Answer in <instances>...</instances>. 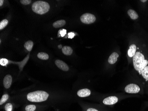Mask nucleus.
<instances>
[{
    "label": "nucleus",
    "instance_id": "0eeeda50",
    "mask_svg": "<svg viewBox=\"0 0 148 111\" xmlns=\"http://www.w3.org/2000/svg\"><path fill=\"white\" fill-rule=\"evenodd\" d=\"M55 64L60 69L64 71H68L69 69V66L61 60H56L55 61Z\"/></svg>",
    "mask_w": 148,
    "mask_h": 111
},
{
    "label": "nucleus",
    "instance_id": "5701e85b",
    "mask_svg": "<svg viewBox=\"0 0 148 111\" xmlns=\"http://www.w3.org/2000/svg\"><path fill=\"white\" fill-rule=\"evenodd\" d=\"M20 2L23 5H28L30 4L32 1L31 0H21Z\"/></svg>",
    "mask_w": 148,
    "mask_h": 111
},
{
    "label": "nucleus",
    "instance_id": "7ed1b4c3",
    "mask_svg": "<svg viewBox=\"0 0 148 111\" xmlns=\"http://www.w3.org/2000/svg\"><path fill=\"white\" fill-rule=\"evenodd\" d=\"M32 11L38 14L42 15L48 12L50 9V6L49 3L45 1H36L32 5Z\"/></svg>",
    "mask_w": 148,
    "mask_h": 111
},
{
    "label": "nucleus",
    "instance_id": "a878e982",
    "mask_svg": "<svg viewBox=\"0 0 148 111\" xmlns=\"http://www.w3.org/2000/svg\"><path fill=\"white\" fill-rule=\"evenodd\" d=\"M3 2H4V1L3 0H1L0 1V6H1L3 5Z\"/></svg>",
    "mask_w": 148,
    "mask_h": 111
},
{
    "label": "nucleus",
    "instance_id": "a211bd4d",
    "mask_svg": "<svg viewBox=\"0 0 148 111\" xmlns=\"http://www.w3.org/2000/svg\"><path fill=\"white\" fill-rule=\"evenodd\" d=\"M9 97V95L7 94H5L3 95L1 99V101H0V105H1L4 104L8 100Z\"/></svg>",
    "mask_w": 148,
    "mask_h": 111
},
{
    "label": "nucleus",
    "instance_id": "9b49d317",
    "mask_svg": "<svg viewBox=\"0 0 148 111\" xmlns=\"http://www.w3.org/2000/svg\"><path fill=\"white\" fill-rule=\"evenodd\" d=\"M137 50V47L134 44H132L130 46L129 49L128 51V55L130 57H133L135 55Z\"/></svg>",
    "mask_w": 148,
    "mask_h": 111
},
{
    "label": "nucleus",
    "instance_id": "cd10ccee",
    "mask_svg": "<svg viewBox=\"0 0 148 111\" xmlns=\"http://www.w3.org/2000/svg\"><path fill=\"white\" fill-rule=\"evenodd\" d=\"M146 1H146V0H145V1H143V0H142V1H142V2H146Z\"/></svg>",
    "mask_w": 148,
    "mask_h": 111
},
{
    "label": "nucleus",
    "instance_id": "393cba45",
    "mask_svg": "<svg viewBox=\"0 0 148 111\" xmlns=\"http://www.w3.org/2000/svg\"><path fill=\"white\" fill-rule=\"evenodd\" d=\"M86 111H99L97 109L94 108H89L87 109Z\"/></svg>",
    "mask_w": 148,
    "mask_h": 111
},
{
    "label": "nucleus",
    "instance_id": "aec40b11",
    "mask_svg": "<svg viewBox=\"0 0 148 111\" xmlns=\"http://www.w3.org/2000/svg\"><path fill=\"white\" fill-rule=\"evenodd\" d=\"M8 21L6 19H4L2 20V21L0 22V30H2L7 25H8Z\"/></svg>",
    "mask_w": 148,
    "mask_h": 111
},
{
    "label": "nucleus",
    "instance_id": "bb28decb",
    "mask_svg": "<svg viewBox=\"0 0 148 111\" xmlns=\"http://www.w3.org/2000/svg\"><path fill=\"white\" fill-rule=\"evenodd\" d=\"M69 36H70L71 37V38H72V37H73V36H74V34H73V33H70L69 34Z\"/></svg>",
    "mask_w": 148,
    "mask_h": 111
},
{
    "label": "nucleus",
    "instance_id": "b1692460",
    "mask_svg": "<svg viewBox=\"0 0 148 111\" xmlns=\"http://www.w3.org/2000/svg\"><path fill=\"white\" fill-rule=\"evenodd\" d=\"M66 32V31L65 30H63L61 31L60 34H61V36L64 37L65 35Z\"/></svg>",
    "mask_w": 148,
    "mask_h": 111
},
{
    "label": "nucleus",
    "instance_id": "4468645a",
    "mask_svg": "<svg viewBox=\"0 0 148 111\" xmlns=\"http://www.w3.org/2000/svg\"><path fill=\"white\" fill-rule=\"evenodd\" d=\"M66 24V21L65 20H60L56 21L53 24V26L55 28H59L64 26Z\"/></svg>",
    "mask_w": 148,
    "mask_h": 111
},
{
    "label": "nucleus",
    "instance_id": "ddd939ff",
    "mask_svg": "<svg viewBox=\"0 0 148 111\" xmlns=\"http://www.w3.org/2000/svg\"><path fill=\"white\" fill-rule=\"evenodd\" d=\"M127 13H128L129 16L130 17V18L133 20H136V19L138 18V13L134 10L130 9L128 11Z\"/></svg>",
    "mask_w": 148,
    "mask_h": 111
},
{
    "label": "nucleus",
    "instance_id": "f3484780",
    "mask_svg": "<svg viewBox=\"0 0 148 111\" xmlns=\"http://www.w3.org/2000/svg\"><path fill=\"white\" fill-rule=\"evenodd\" d=\"M37 57L41 60H47L49 59V55L45 52H39L37 54Z\"/></svg>",
    "mask_w": 148,
    "mask_h": 111
},
{
    "label": "nucleus",
    "instance_id": "412c9836",
    "mask_svg": "<svg viewBox=\"0 0 148 111\" xmlns=\"http://www.w3.org/2000/svg\"><path fill=\"white\" fill-rule=\"evenodd\" d=\"M5 111H12L13 109V106L11 103H7L5 105Z\"/></svg>",
    "mask_w": 148,
    "mask_h": 111
},
{
    "label": "nucleus",
    "instance_id": "2eb2a0df",
    "mask_svg": "<svg viewBox=\"0 0 148 111\" xmlns=\"http://www.w3.org/2000/svg\"><path fill=\"white\" fill-rule=\"evenodd\" d=\"M33 46V42L32 41H28L24 44V47L28 51H31Z\"/></svg>",
    "mask_w": 148,
    "mask_h": 111
},
{
    "label": "nucleus",
    "instance_id": "423d86ee",
    "mask_svg": "<svg viewBox=\"0 0 148 111\" xmlns=\"http://www.w3.org/2000/svg\"><path fill=\"white\" fill-rule=\"evenodd\" d=\"M119 101L118 97L115 96H110L105 98L103 101V103L106 105H114Z\"/></svg>",
    "mask_w": 148,
    "mask_h": 111
},
{
    "label": "nucleus",
    "instance_id": "f8f14e48",
    "mask_svg": "<svg viewBox=\"0 0 148 111\" xmlns=\"http://www.w3.org/2000/svg\"><path fill=\"white\" fill-rule=\"evenodd\" d=\"M62 52L64 55L69 56L71 55L73 52V50L71 47L65 46L62 48Z\"/></svg>",
    "mask_w": 148,
    "mask_h": 111
},
{
    "label": "nucleus",
    "instance_id": "6e6552de",
    "mask_svg": "<svg viewBox=\"0 0 148 111\" xmlns=\"http://www.w3.org/2000/svg\"><path fill=\"white\" fill-rule=\"evenodd\" d=\"M12 81V77L11 75H7L4 77V80H3V85L5 88L8 89L10 87Z\"/></svg>",
    "mask_w": 148,
    "mask_h": 111
},
{
    "label": "nucleus",
    "instance_id": "6ab92c4d",
    "mask_svg": "<svg viewBox=\"0 0 148 111\" xmlns=\"http://www.w3.org/2000/svg\"><path fill=\"white\" fill-rule=\"evenodd\" d=\"M36 109V106L33 105H28L26 106L25 110L26 111H35Z\"/></svg>",
    "mask_w": 148,
    "mask_h": 111
},
{
    "label": "nucleus",
    "instance_id": "dca6fc26",
    "mask_svg": "<svg viewBox=\"0 0 148 111\" xmlns=\"http://www.w3.org/2000/svg\"><path fill=\"white\" fill-rule=\"evenodd\" d=\"M140 73L142 74L143 77L145 80L148 81V66H146Z\"/></svg>",
    "mask_w": 148,
    "mask_h": 111
},
{
    "label": "nucleus",
    "instance_id": "9d476101",
    "mask_svg": "<svg viewBox=\"0 0 148 111\" xmlns=\"http://www.w3.org/2000/svg\"><path fill=\"white\" fill-rule=\"evenodd\" d=\"M119 55L117 52H114L112 53L108 59V62L111 65L115 64L117 62Z\"/></svg>",
    "mask_w": 148,
    "mask_h": 111
},
{
    "label": "nucleus",
    "instance_id": "f257e3e1",
    "mask_svg": "<svg viewBox=\"0 0 148 111\" xmlns=\"http://www.w3.org/2000/svg\"><path fill=\"white\" fill-rule=\"evenodd\" d=\"M133 60L134 68L140 73L148 64V60H145L143 54L139 52H136Z\"/></svg>",
    "mask_w": 148,
    "mask_h": 111
},
{
    "label": "nucleus",
    "instance_id": "4be33fe9",
    "mask_svg": "<svg viewBox=\"0 0 148 111\" xmlns=\"http://www.w3.org/2000/svg\"><path fill=\"white\" fill-rule=\"evenodd\" d=\"M9 63V61L8 60L4 58H2V59L0 60V64L2 66L6 65L7 64Z\"/></svg>",
    "mask_w": 148,
    "mask_h": 111
},
{
    "label": "nucleus",
    "instance_id": "f03ea898",
    "mask_svg": "<svg viewBox=\"0 0 148 111\" xmlns=\"http://www.w3.org/2000/svg\"><path fill=\"white\" fill-rule=\"evenodd\" d=\"M49 94L44 91H36L28 93L27 98L32 102H41L47 101L49 98Z\"/></svg>",
    "mask_w": 148,
    "mask_h": 111
},
{
    "label": "nucleus",
    "instance_id": "39448f33",
    "mask_svg": "<svg viewBox=\"0 0 148 111\" xmlns=\"http://www.w3.org/2000/svg\"><path fill=\"white\" fill-rule=\"evenodd\" d=\"M125 91L127 93L135 94L138 93L140 91V88L136 84H129L125 87Z\"/></svg>",
    "mask_w": 148,
    "mask_h": 111
},
{
    "label": "nucleus",
    "instance_id": "1a4fd4ad",
    "mask_svg": "<svg viewBox=\"0 0 148 111\" xmlns=\"http://www.w3.org/2000/svg\"><path fill=\"white\" fill-rule=\"evenodd\" d=\"M77 95L80 97H86L90 96L91 92L90 89L84 88L79 90L77 93Z\"/></svg>",
    "mask_w": 148,
    "mask_h": 111
},
{
    "label": "nucleus",
    "instance_id": "20e7f679",
    "mask_svg": "<svg viewBox=\"0 0 148 111\" xmlns=\"http://www.w3.org/2000/svg\"><path fill=\"white\" fill-rule=\"evenodd\" d=\"M80 20L84 24H90L95 22L96 17L91 13H86L81 16Z\"/></svg>",
    "mask_w": 148,
    "mask_h": 111
}]
</instances>
